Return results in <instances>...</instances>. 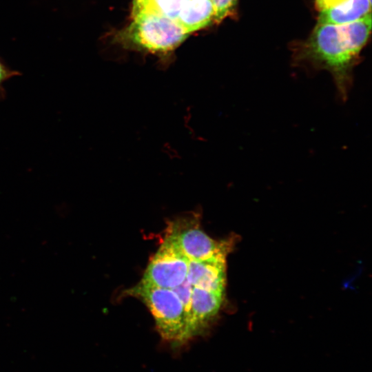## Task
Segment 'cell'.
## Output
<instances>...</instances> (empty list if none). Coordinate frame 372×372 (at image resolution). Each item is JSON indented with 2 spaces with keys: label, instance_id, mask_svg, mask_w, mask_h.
Wrapping results in <instances>:
<instances>
[{
  "label": "cell",
  "instance_id": "cell-1",
  "mask_svg": "<svg viewBox=\"0 0 372 372\" xmlns=\"http://www.w3.org/2000/svg\"><path fill=\"white\" fill-rule=\"evenodd\" d=\"M371 30L365 17L341 24H317L308 45L307 56L317 68L331 72L339 99L347 100L352 87L351 68Z\"/></svg>",
  "mask_w": 372,
  "mask_h": 372
},
{
  "label": "cell",
  "instance_id": "cell-2",
  "mask_svg": "<svg viewBox=\"0 0 372 372\" xmlns=\"http://www.w3.org/2000/svg\"><path fill=\"white\" fill-rule=\"evenodd\" d=\"M125 293L145 303L163 339L174 344L183 343L189 339L188 316L182 301L173 289L140 282Z\"/></svg>",
  "mask_w": 372,
  "mask_h": 372
},
{
  "label": "cell",
  "instance_id": "cell-3",
  "mask_svg": "<svg viewBox=\"0 0 372 372\" xmlns=\"http://www.w3.org/2000/svg\"><path fill=\"white\" fill-rule=\"evenodd\" d=\"M164 240L174 245L189 260L203 261L227 256L234 241H217L210 238L196 214L180 217L168 223Z\"/></svg>",
  "mask_w": 372,
  "mask_h": 372
},
{
  "label": "cell",
  "instance_id": "cell-4",
  "mask_svg": "<svg viewBox=\"0 0 372 372\" xmlns=\"http://www.w3.org/2000/svg\"><path fill=\"white\" fill-rule=\"evenodd\" d=\"M127 28L129 39L152 52H167L178 47L189 35L174 19L147 12L138 13Z\"/></svg>",
  "mask_w": 372,
  "mask_h": 372
},
{
  "label": "cell",
  "instance_id": "cell-5",
  "mask_svg": "<svg viewBox=\"0 0 372 372\" xmlns=\"http://www.w3.org/2000/svg\"><path fill=\"white\" fill-rule=\"evenodd\" d=\"M189 260L171 242L163 240L152 257L141 282L172 289L186 278Z\"/></svg>",
  "mask_w": 372,
  "mask_h": 372
},
{
  "label": "cell",
  "instance_id": "cell-6",
  "mask_svg": "<svg viewBox=\"0 0 372 372\" xmlns=\"http://www.w3.org/2000/svg\"><path fill=\"white\" fill-rule=\"evenodd\" d=\"M224 293L192 287L189 322V336L200 335L217 316Z\"/></svg>",
  "mask_w": 372,
  "mask_h": 372
},
{
  "label": "cell",
  "instance_id": "cell-7",
  "mask_svg": "<svg viewBox=\"0 0 372 372\" xmlns=\"http://www.w3.org/2000/svg\"><path fill=\"white\" fill-rule=\"evenodd\" d=\"M226 256L207 260H189L186 279L192 287L224 293L226 282Z\"/></svg>",
  "mask_w": 372,
  "mask_h": 372
},
{
  "label": "cell",
  "instance_id": "cell-8",
  "mask_svg": "<svg viewBox=\"0 0 372 372\" xmlns=\"http://www.w3.org/2000/svg\"><path fill=\"white\" fill-rule=\"evenodd\" d=\"M371 13L370 0H346L322 11L318 24L341 25L363 18Z\"/></svg>",
  "mask_w": 372,
  "mask_h": 372
},
{
  "label": "cell",
  "instance_id": "cell-9",
  "mask_svg": "<svg viewBox=\"0 0 372 372\" xmlns=\"http://www.w3.org/2000/svg\"><path fill=\"white\" fill-rule=\"evenodd\" d=\"M214 18L211 0H188L176 21L188 33L209 25Z\"/></svg>",
  "mask_w": 372,
  "mask_h": 372
},
{
  "label": "cell",
  "instance_id": "cell-10",
  "mask_svg": "<svg viewBox=\"0 0 372 372\" xmlns=\"http://www.w3.org/2000/svg\"><path fill=\"white\" fill-rule=\"evenodd\" d=\"M188 0H134L132 17L141 13H153L176 20Z\"/></svg>",
  "mask_w": 372,
  "mask_h": 372
},
{
  "label": "cell",
  "instance_id": "cell-11",
  "mask_svg": "<svg viewBox=\"0 0 372 372\" xmlns=\"http://www.w3.org/2000/svg\"><path fill=\"white\" fill-rule=\"evenodd\" d=\"M237 1L238 0H211L214 8V21L219 23L233 12Z\"/></svg>",
  "mask_w": 372,
  "mask_h": 372
},
{
  "label": "cell",
  "instance_id": "cell-12",
  "mask_svg": "<svg viewBox=\"0 0 372 372\" xmlns=\"http://www.w3.org/2000/svg\"><path fill=\"white\" fill-rule=\"evenodd\" d=\"M192 288V286L189 283V282L185 278V280L180 285L172 289L173 291H175L176 293L178 295V298L180 299V300L182 301L184 305L185 309L188 316L189 322Z\"/></svg>",
  "mask_w": 372,
  "mask_h": 372
},
{
  "label": "cell",
  "instance_id": "cell-13",
  "mask_svg": "<svg viewBox=\"0 0 372 372\" xmlns=\"http://www.w3.org/2000/svg\"><path fill=\"white\" fill-rule=\"evenodd\" d=\"M21 75V73L10 68L0 56V88H4L3 84L10 79Z\"/></svg>",
  "mask_w": 372,
  "mask_h": 372
},
{
  "label": "cell",
  "instance_id": "cell-14",
  "mask_svg": "<svg viewBox=\"0 0 372 372\" xmlns=\"http://www.w3.org/2000/svg\"><path fill=\"white\" fill-rule=\"evenodd\" d=\"M344 1L346 0H315V6L318 10L322 11Z\"/></svg>",
  "mask_w": 372,
  "mask_h": 372
},
{
  "label": "cell",
  "instance_id": "cell-15",
  "mask_svg": "<svg viewBox=\"0 0 372 372\" xmlns=\"http://www.w3.org/2000/svg\"><path fill=\"white\" fill-rule=\"evenodd\" d=\"M6 97V91L5 88H0V101L5 99Z\"/></svg>",
  "mask_w": 372,
  "mask_h": 372
}]
</instances>
